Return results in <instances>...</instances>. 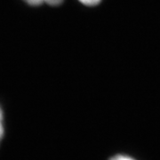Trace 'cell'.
Listing matches in <instances>:
<instances>
[{"label":"cell","instance_id":"1","mask_svg":"<svg viewBox=\"0 0 160 160\" xmlns=\"http://www.w3.org/2000/svg\"><path fill=\"white\" fill-rule=\"evenodd\" d=\"M24 1L31 6H40L44 4L50 6H57L62 2V0H24Z\"/></svg>","mask_w":160,"mask_h":160},{"label":"cell","instance_id":"2","mask_svg":"<svg viewBox=\"0 0 160 160\" xmlns=\"http://www.w3.org/2000/svg\"><path fill=\"white\" fill-rule=\"evenodd\" d=\"M109 160H137L132 157L130 155L127 154H116L112 156Z\"/></svg>","mask_w":160,"mask_h":160},{"label":"cell","instance_id":"3","mask_svg":"<svg viewBox=\"0 0 160 160\" xmlns=\"http://www.w3.org/2000/svg\"><path fill=\"white\" fill-rule=\"evenodd\" d=\"M4 133H5V128H4V114H3V110L0 107V142L2 141V139L4 137Z\"/></svg>","mask_w":160,"mask_h":160},{"label":"cell","instance_id":"4","mask_svg":"<svg viewBox=\"0 0 160 160\" xmlns=\"http://www.w3.org/2000/svg\"><path fill=\"white\" fill-rule=\"evenodd\" d=\"M102 0H79L80 3H82L83 5H86L88 6H92L98 5Z\"/></svg>","mask_w":160,"mask_h":160}]
</instances>
